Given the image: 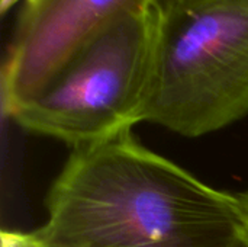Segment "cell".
<instances>
[{
	"mask_svg": "<svg viewBox=\"0 0 248 247\" xmlns=\"http://www.w3.org/2000/svg\"><path fill=\"white\" fill-rule=\"evenodd\" d=\"M142 122L187 138L248 116V0H170L161 6Z\"/></svg>",
	"mask_w": 248,
	"mask_h": 247,
	"instance_id": "2",
	"label": "cell"
},
{
	"mask_svg": "<svg viewBox=\"0 0 248 247\" xmlns=\"http://www.w3.org/2000/svg\"><path fill=\"white\" fill-rule=\"evenodd\" d=\"M235 247H248V231H247V234L241 239V242L237 245Z\"/></svg>",
	"mask_w": 248,
	"mask_h": 247,
	"instance_id": "8",
	"label": "cell"
},
{
	"mask_svg": "<svg viewBox=\"0 0 248 247\" xmlns=\"http://www.w3.org/2000/svg\"><path fill=\"white\" fill-rule=\"evenodd\" d=\"M240 197H241V201H243V205H244V211H246V215H247L248 224V189L247 191H244V192H241Z\"/></svg>",
	"mask_w": 248,
	"mask_h": 247,
	"instance_id": "7",
	"label": "cell"
},
{
	"mask_svg": "<svg viewBox=\"0 0 248 247\" xmlns=\"http://www.w3.org/2000/svg\"><path fill=\"white\" fill-rule=\"evenodd\" d=\"M38 247H39V246H38Z\"/></svg>",
	"mask_w": 248,
	"mask_h": 247,
	"instance_id": "10",
	"label": "cell"
},
{
	"mask_svg": "<svg viewBox=\"0 0 248 247\" xmlns=\"http://www.w3.org/2000/svg\"><path fill=\"white\" fill-rule=\"evenodd\" d=\"M155 1H157V3H158V6L161 7V6H164V4H167V3H169L170 0H155Z\"/></svg>",
	"mask_w": 248,
	"mask_h": 247,
	"instance_id": "9",
	"label": "cell"
},
{
	"mask_svg": "<svg viewBox=\"0 0 248 247\" xmlns=\"http://www.w3.org/2000/svg\"><path fill=\"white\" fill-rule=\"evenodd\" d=\"M20 1H22V0H1V3H0V10H1V13L4 15L7 10H10L12 7L17 6Z\"/></svg>",
	"mask_w": 248,
	"mask_h": 247,
	"instance_id": "6",
	"label": "cell"
},
{
	"mask_svg": "<svg viewBox=\"0 0 248 247\" xmlns=\"http://www.w3.org/2000/svg\"><path fill=\"white\" fill-rule=\"evenodd\" d=\"M1 247H38V245L33 242L31 233L3 231Z\"/></svg>",
	"mask_w": 248,
	"mask_h": 247,
	"instance_id": "5",
	"label": "cell"
},
{
	"mask_svg": "<svg viewBox=\"0 0 248 247\" xmlns=\"http://www.w3.org/2000/svg\"><path fill=\"white\" fill-rule=\"evenodd\" d=\"M160 15L153 3L115 17L10 118L71 151L132 132L151 87Z\"/></svg>",
	"mask_w": 248,
	"mask_h": 247,
	"instance_id": "3",
	"label": "cell"
},
{
	"mask_svg": "<svg viewBox=\"0 0 248 247\" xmlns=\"http://www.w3.org/2000/svg\"><path fill=\"white\" fill-rule=\"evenodd\" d=\"M153 3L157 1L22 0L1 66L3 112L12 116L36 98L115 17Z\"/></svg>",
	"mask_w": 248,
	"mask_h": 247,
	"instance_id": "4",
	"label": "cell"
},
{
	"mask_svg": "<svg viewBox=\"0 0 248 247\" xmlns=\"http://www.w3.org/2000/svg\"><path fill=\"white\" fill-rule=\"evenodd\" d=\"M240 194L217 189L132 132L71 151L46 195L39 247H235Z\"/></svg>",
	"mask_w": 248,
	"mask_h": 247,
	"instance_id": "1",
	"label": "cell"
}]
</instances>
